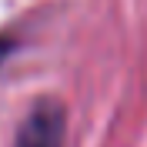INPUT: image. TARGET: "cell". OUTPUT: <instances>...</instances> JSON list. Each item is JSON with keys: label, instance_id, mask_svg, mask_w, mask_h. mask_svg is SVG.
<instances>
[{"label": "cell", "instance_id": "6da1fadb", "mask_svg": "<svg viewBox=\"0 0 147 147\" xmlns=\"http://www.w3.org/2000/svg\"><path fill=\"white\" fill-rule=\"evenodd\" d=\"M13 147H64V107L57 100H37L20 124Z\"/></svg>", "mask_w": 147, "mask_h": 147}, {"label": "cell", "instance_id": "7a4b0ae2", "mask_svg": "<svg viewBox=\"0 0 147 147\" xmlns=\"http://www.w3.org/2000/svg\"><path fill=\"white\" fill-rule=\"evenodd\" d=\"M10 50H13V47H10V40H7V37H0V64H3V57H7Z\"/></svg>", "mask_w": 147, "mask_h": 147}]
</instances>
